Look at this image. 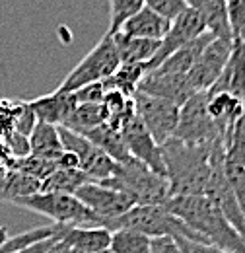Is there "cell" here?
<instances>
[{
	"mask_svg": "<svg viewBox=\"0 0 245 253\" xmlns=\"http://www.w3.org/2000/svg\"><path fill=\"white\" fill-rule=\"evenodd\" d=\"M228 24L234 45H245V0H228Z\"/></svg>",
	"mask_w": 245,
	"mask_h": 253,
	"instance_id": "d6a6232c",
	"label": "cell"
},
{
	"mask_svg": "<svg viewBox=\"0 0 245 253\" xmlns=\"http://www.w3.org/2000/svg\"><path fill=\"white\" fill-rule=\"evenodd\" d=\"M45 253H72V250H70L62 240H57V242H55Z\"/></svg>",
	"mask_w": 245,
	"mask_h": 253,
	"instance_id": "60d3db41",
	"label": "cell"
},
{
	"mask_svg": "<svg viewBox=\"0 0 245 253\" xmlns=\"http://www.w3.org/2000/svg\"><path fill=\"white\" fill-rule=\"evenodd\" d=\"M105 121H107V113H105L103 103H80L76 105V109L70 113V117L62 126L84 136L92 128L103 125Z\"/></svg>",
	"mask_w": 245,
	"mask_h": 253,
	"instance_id": "4316f807",
	"label": "cell"
},
{
	"mask_svg": "<svg viewBox=\"0 0 245 253\" xmlns=\"http://www.w3.org/2000/svg\"><path fill=\"white\" fill-rule=\"evenodd\" d=\"M171 22L165 20L163 16L156 14L150 8H142L138 10L132 18H128L122 24L121 32L130 37H140V39H152V41H162L165 37V33L169 30Z\"/></svg>",
	"mask_w": 245,
	"mask_h": 253,
	"instance_id": "44dd1931",
	"label": "cell"
},
{
	"mask_svg": "<svg viewBox=\"0 0 245 253\" xmlns=\"http://www.w3.org/2000/svg\"><path fill=\"white\" fill-rule=\"evenodd\" d=\"M64 150L76 154L80 160V171L90 179V183H105L117 171V162L109 158L103 150L92 144L86 136L76 134L64 126H59Z\"/></svg>",
	"mask_w": 245,
	"mask_h": 253,
	"instance_id": "ba28073f",
	"label": "cell"
},
{
	"mask_svg": "<svg viewBox=\"0 0 245 253\" xmlns=\"http://www.w3.org/2000/svg\"><path fill=\"white\" fill-rule=\"evenodd\" d=\"M117 53H119V61L121 64H146L154 59L160 41L152 39H140V37H130L124 35L122 32L113 35Z\"/></svg>",
	"mask_w": 245,
	"mask_h": 253,
	"instance_id": "603a6c76",
	"label": "cell"
},
{
	"mask_svg": "<svg viewBox=\"0 0 245 253\" xmlns=\"http://www.w3.org/2000/svg\"><path fill=\"white\" fill-rule=\"evenodd\" d=\"M95 253H113L111 250H103V252H95Z\"/></svg>",
	"mask_w": 245,
	"mask_h": 253,
	"instance_id": "7bdbcfd3",
	"label": "cell"
},
{
	"mask_svg": "<svg viewBox=\"0 0 245 253\" xmlns=\"http://www.w3.org/2000/svg\"><path fill=\"white\" fill-rule=\"evenodd\" d=\"M173 138L185 144H197V146L212 144L220 140V132L206 109V92L193 94L179 107V119Z\"/></svg>",
	"mask_w": 245,
	"mask_h": 253,
	"instance_id": "52a82bcc",
	"label": "cell"
},
{
	"mask_svg": "<svg viewBox=\"0 0 245 253\" xmlns=\"http://www.w3.org/2000/svg\"><path fill=\"white\" fill-rule=\"evenodd\" d=\"M144 6L163 16L165 20H175L183 10H187L185 0H144Z\"/></svg>",
	"mask_w": 245,
	"mask_h": 253,
	"instance_id": "e575fe53",
	"label": "cell"
},
{
	"mask_svg": "<svg viewBox=\"0 0 245 253\" xmlns=\"http://www.w3.org/2000/svg\"><path fill=\"white\" fill-rule=\"evenodd\" d=\"M12 168L16 169H22L26 173H30L33 177H37L41 183L43 179H47L55 169H57V164L55 162H49V160H43V158H37V156H26V158H18L12 162ZM10 168V169H12Z\"/></svg>",
	"mask_w": 245,
	"mask_h": 253,
	"instance_id": "836d02e7",
	"label": "cell"
},
{
	"mask_svg": "<svg viewBox=\"0 0 245 253\" xmlns=\"http://www.w3.org/2000/svg\"><path fill=\"white\" fill-rule=\"evenodd\" d=\"M57 168H64V169H80V160L76 154L64 150L61 154V158L57 160Z\"/></svg>",
	"mask_w": 245,
	"mask_h": 253,
	"instance_id": "f35d334b",
	"label": "cell"
},
{
	"mask_svg": "<svg viewBox=\"0 0 245 253\" xmlns=\"http://www.w3.org/2000/svg\"><path fill=\"white\" fill-rule=\"evenodd\" d=\"M208 92H228L245 99V45H234L222 74Z\"/></svg>",
	"mask_w": 245,
	"mask_h": 253,
	"instance_id": "ffe728a7",
	"label": "cell"
},
{
	"mask_svg": "<svg viewBox=\"0 0 245 253\" xmlns=\"http://www.w3.org/2000/svg\"><path fill=\"white\" fill-rule=\"evenodd\" d=\"M224 173L245 216V115L224 144Z\"/></svg>",
	"mask_w": 245,
	"mask_h": 253,
	"instance_id": "5bb4252c",
	"label": "cell"
},
{
	"mask_svg": "<svg viewBox=\"0 0 245 253\" xmlns=\"http://www.w3.org/2000/svg\"><path fill=\"white\" fill-rule=\"evenodd\" d=\"M169 212L183 220L210 246L228 253H245V240L228 218L204 197H169L165 201Z\"/></svg>",
	"mask_w": 245,
	"mask_h": 253,
	"instance_id": "7a4b0ae2",
	"label": "cell"
},
{
	"mask_svg": "<svg viewBox=\"0 0 245 253\" xmlns=\"http://www.w3.org/2000/svg\"><path fill=\"white\" fill-rule=\"evenodd\" d=\"M132 101H134V115L150 130L154 140L160 146L169 138H173L179 119V105L142 92H136Z\"/></svg>",
	"mask_w": 245,
	"mask_h": 253,
	"instance_id": "9c48e42d",
	"label": "cell"
},
{
	"mask_svg": "<svg viewBox=\"0 0 245 253\" xmlns=\"http://www.w3.org/2000/svg\"><path fill=\"white\" fill-rule=\"evenodd\" d=\"M76 103H103V97L107 94V86L103 82H93L88 86H82L80 90L72 92Z\"/></svg>",
	"mask_w": 245,
	"mask_h": 253,
	"instance_id": "d590c367",
	"label": "cell"
},
{
	"mask_svg": "<svg viewBox=\"0 0 245 253\" xmlns=\"http://www.w3.org/2000/svg\"><path fill=\"white\" fill-rule=\"evenodd\" d=\"M218 142L212 144H185L169 138L162 144L165 179L169 197H203L212 171V154Z\"/></svg>",
	"mask_w": 245,
	"mask_h": 253,
	"instance_id": "6da1fadb",
	"label": "cell"
},
{
	"mask_svg": "<svg viewBox=\"0 0 245 253\" xmlns=\"http://www.w3.org/2000/svg\"><path fill=\"white\" fill-rule=\"evenodd\" d=\"M146 72H148L146 64H121L113 76L103 80V84L107 86V90H119L121 94L134 97Z\"/></svg>",
	"mask_w": 245,
	"mask_h": 253,
	"instance_id": "83f0119b",
	"label": "cell"
},
{
	"mask_svg": "<svg viewBox=\"0 0 245 253\" xmlns=\"http://www.w3.org/2000/svg\"><path fill=\"white\" fill-rule=\"evenodd\" d=\"M14 205L31 212L43 214L51 218L53 224H61V226H103L101 220L76 195H68V193L39 191L35 195L18 199Z\"/></svg>",
	"mask_w": 245,
	"mask_h": 253,
	"instance_id": "5b68a950",
	"label": "cell"
},
{
	"mask_svg": "<svg viewBox=\"0 0 245 253\" xmlns=\"http://www.w3.org/2000/svg\"><path fill=\"white\" fill-rule=\"evenodd\" d=\"M121 134H122V138H124L126 150H128V154H130L132 158L142 162L144 166H148L154 173L165 177L162 146L154 140L150 130L142 125V121H140L136 115L121 126Z\"/></svg>",
	"mask_w": 245,
	"mask_h": 253,
	"instance_id": "4fadbf2b",
	"label": "cell"
},
{
	"mask_svg": "<svg viewBox=\"0 0 245 253\" xmlns=\"http://www.w3.org/2000/svg\"><path fill=\"white\" fill-rule=\"evenodd\" d=\"M39 191H41V181L22 169H16V168L8 169L4 173V177L0 179V201H8L12 205L18 199L35 195Z\"/></svg>",
	"mask_w": 245,
	"mask_h": 253,
	"instance_id": "d4e9b609",
	"label": "cell"
},
{
	"mask_svg": "<svg viewBox=\"0 0 245 253\" xmlns=\"http://www.w3.org/2000/svg\"><path fill=\"white\" fill-rule=\"evenodd\" d=\"M107 187L128 195L134 205H165L169 199L167 179L154 173L148 166L134 160L132 156L117 166V171L105 183Z\"/></svg>",
	"mask_w": 245,
	"mask_h": 253,
	"instance_id": "277c9868",
	"label": "cell"
},
{
	"mask_svg": "<svg viewBox=\"0 0 245 253\" xmlns=\"http://www.w3.org/2000/svg\"><path fill=\"white\" fill-rule=\"evenodd\" d=\"M150 242L152 240L140 232L119 228L111 232L109 250L113 253H150Z\"/></svg>",
	"mask_w": 245,
	"mask_h": 253,
	"instance_id": "4dcf8cb0",
	"label": "cell"
},
{
	"mask_svg": "<svg viewBox=\"0 0 245 253\" xmlns=\"http://www.w3.org/2000/svg\"><path fill=\"white\" fill-rule=\"evenodd\" d=\"M62 152H64V146H62L59 126L37 121L30 134L31 156H37V158L49 160V162L57 164V160L61 158Z\"/></svg>",
	"mask_w": 245,
	"mask_h": 253,
	"instance_id": "7402d4cb",
	"label": "cell"
},
{
	"mask_svg": "<svg viewBox=\"0 0 245 253\" xmlns=\"http://www.w3.org/2000/svg\"><path fill=\"white\" fill-rule=\"evenodd\" d=\"M134 230L152 238H185L191 242H204L195 230H191L183 220H179L165 205H134L128 212L107 224V230ZM206 244V242H204Z\"/></svg>",
	"mask_w": 245,
	"mask_h": 253,
	"instance_id": "3957f363",
	"label": "cell"
},
{
	"mask_svg": "<svg viewBox=\"0 0 245 253\" xmlns=\"http://www.w3.org/2000/svg\"><path fill=\"white\" fill-rule=\"evenodd\" d=\"M66 228V226H64ZM62 228V230H64ZM62 230L57 234V236H53V238H49V240H45V242H39V244H35V246H31V248H26V250H22V252H16V253H45L57 240H61L62 236Z\"/></svg>",
	"mask_w": 245,
	"mask_h": 253,
	"instance_id": "ab89813d",
	"label": "cell"
},
{
	"mask_svg": "<svg viewBox=\"0 0 245 253\" xmlns=\"http://www.w3.org/2000/svg\"><path fill=\"white\" fill-rule=\"evenodd\" d=\"M232 49H234L232 41L218 39V37H214L204 47V51L201 53V57L197 59V63L193 64V68L187 74L189 84L195 92H208L212 88V84L222 74L224 66L232 55Z\"/></svg>",
	"mask_w": 245,
	"mask_h": 253,
	"instance_id": "8fae6325",
	"label": "cell"
},
{
	"mask_svg": "<svg viewBox=\"0 0 245 253\" xmlns=\"http://www.w3.org/2000/svg\"><path fill=\"white\" fill-rule=\"evenodd\" d=\"M30 103L37 121H43V123H49V125L55 126L64 125L66 119L70 117V113L78 105L72 92H61V90H55L53 94L35 97Z\"/></svg>",
	"mask_w": 245,
	"mask_h": 253,
	"instance_id": "e0dca14e",
	"label": "cell"
},
{
	"mask_svg": "<svg viewBox=\"0 0 245 253\" xmlns=\"http://www.w3.org/2000/svg\"><path fill=\"white\" fill-rule=\"evenodd\" d=\"M10 240V234H8V228L6 226H0V253H2V248L4 244Z\"/></svg>",
	"mask_w": 245,
	"mask_h": 253,
	"instance_id": "b9f144b4",
	"label": "cell"
},
{
	"mask_svg": "<svg viewBox=\"0 0 245 253\" xmlns=\"http://www.w3.org/2000/svg\"><path fill=\"white\" fill-rule=\"evenodd\" d=\"M206 109L220 132L222 144H226L245 115V99L228 92H206Z\"/></svg>",
	"mask_w": 245,
	"mask_h": 253,
	"instance_id": "9a60e30c",
	"label": "cell"
},
{
	"mask_svg": "<svg viewBox=\"0 0 245 253\" xmlns=\"http://www.w3.org/2000/svg\"><path fill=\"white\" fill-rule=\"evenodd\" d=\"M84 183H90V179H88L80 169H64V168H57L47 179H43L41 191H47V193H68V195H76V191L80 189Z\"/></svg>",
	"mask_w": 245,
	"mask_h": 253,
	"instance_id": "f546056e",
	"label": "cell"
},
{
	"mask_svg": "<svg viewBox=\"0 0 245 253\" xmlns=\"http://www.w3.org/2000/svg\"><path fill=\"white\" fill-rule=\"evenodd\" d=\"M185 4L201 16L206 26V32L218 39L232 41L228 24V0H185Z\"/></svg>",
	"mask_w": 245,
	"mask_h": 253,
	"instance_id": "d6986e66",
	"label": "cell"
},
{
	"mask_svg": "<svg viewBox=\"0 0 245 253\" xmlns=\"http://www.w3.org/2000/svg\"><path fill=\"white\" fill-rule=\"evenodd\" d=\"M206 33V26L201 20V16L197 12H193L191 8L183 10L175 20H171V26L165 33V37L160 41V47L154 55V59L148 63V70L156 68L158 64H162L167 57H171L175 51H179L187 43L199 39L201 35Z\"/></svg>",
	"mask_w": 245,
	"mask_h": 253,
	"instance_id": "7c38bea8",
	"label": "cell"
},
{
	"mask_svg": "<svg viewBox=\"0 0 245 253\" xmlns=\"http://www.w3.org/2000/svg\"><path fill=\"white\" fill-rule=\"evenodd\" d=\"M119 66H121V61H119V53H117L113 35L105 33L101 37V41L68 72V76L62 80L57 90L76 92L82 86H88L93 82H103L109 76H113Z\"/></svg>",
	"mask_w": 245,
	"mask_h": 253,
	"instance_id": "8992f818",
	"label": "cell"
},
{
	"mask_svg": "<svg viewBox=\"0 0 245 253\" xmlns=\"http://www.w3.org/2000/svg\"><path fill=\"white\" fill-rule=\"evenodd\" d=\"M76 197L101 220L103 228L134 207V201L128 195L101 183H84L76 191Z\"/></svg>",
	"mask_w": 245,
	"mask_h": 253,
	"instance_id": "30bf717a",
	"label": "cell"
},
{
	"mask_svg": "<svg viewBox=\"0 0 245 253\" xmlns=\"http://www.w3.org/2000/svg\"><path fill=\"white\" fill-rule=\"evenodd\" d=\"M61 240L72 253H95L109 250L111 230L103 226H66Z\"/></svg>",
	"mask_w": 245,
	"mask_h": 253,
	"instance_id": "ac0fdd59",
	"label": "cell"
},
{
	"mask_svg": "<svg viewBox=\"0 0 245 253\" xmlns=\"http://www.w3.org/2000/svg\"><path fill=\"white\" fill-rule=\"evenodd\" d=\"M138 92L167 99V101H171L179 107L191 95L197 94L191 88L189 78L185 74H167V72H160V70H148L146 72V76L142 78V82L138 86Z\"/></svg>",
	"mask_w": 245,
	"mask_h": 253,
	"instance_id": "2e32d148",
	"label": "cell"
},
{
	"mask_svg": "<svg viewBox=\"0 0 245 253\" xmlns=\"http://www.w3.org/2000/svg\"><path fill=\"white\" fill-rule=\"evenodd\" d=\"M103 107L107 113V125L121 130V126L134 117V101L132 97L121 94L119 90H107L103 97Z\"/></svg>",
	"mask_w": 245,
	"mask_h": 253,
	"instance_id": "f1b7e54d",
	"label": "cell"
},
{
	"mask_svg": "<svg viewBox=\"0 0 245 253\" xmlns=\"http://www.w3.org/2000/svg\"><path fill=\"white\" fill-rule=\"evenodd\" d=\"M150 253H183L179 244L173 238H152L150 242Z\"/></svg>",
	"mask_w": 245,
	"mask_h": 253,
	"instance_id": "74e56055",
	"label": "cell"
},
{
	"mask_svg": "<svg viewBox=\"0 0 245 253\" xmlns=\"http://www.w3.org/2000/svg\"><path fill=\"white\" fill-rule=\"evenodd\" d=\"M181 252L183 253H228L216 246H210V244H204V242H191V240H185V238H173Z\"/></svg>",
	"mask_w": 245,
	"mask_h": 253,
	"instance_id": "8d00e7d4",
	"label": "cell"
},
{
	"mask_svg": "<svg viewBox=\"0 0 245 253\" xmlns=\"http://www.w3.org/2000/svg\"><path fill=\"white\" fill-rule=\"evenodd\" d=\"M214 39L212 33H204L199 39L187 43L179 51H175L171 57H167L162 64H158L152 70H160V72H167V74H189V70L193 68V64L197 63V59L201 57V53L204 51V47Z\"/></svg>",
	"mask_w": 245,
	"mask_h": 253,
	"instance_id": "cb8c5ba5",
	"label": "cell"
},
{
	"mask_svg": "<svg viewBox=\"0 0 245 253\" xmlns=\"http://www.w3.org/2000/svg\"><path fill=\"white\" fill-rule=\"evenodd\" d=\"M109 4H111V18H109L107 35L119 33L122 24L144 8V0H109Z\"/></svg>",
	"mask_w": 245,
	"mask_h": 253,
	"instance_id": "1f68e13d",
	"label": "cell"
},
{
	"mask_svg": "<svg viewBox=\"0 0 245 253\" xmlns=\"http://www.w3.org/2000/svg\"><path fill=\"white\" fill-rule=\"evenodd\" d=\"M92 144H95L99 150H103L109 158H113L117 164H121L124 160L130 158L128 150H126V144H124V138H122L121 130L109 126L107 123L95 126L90 132L84 134Z\"/></svg>",
	"mask_w": 245,
	"mask_h": 253,
	"instance_id": "484cf974",
	"label": "cell"
}]
</instances>
